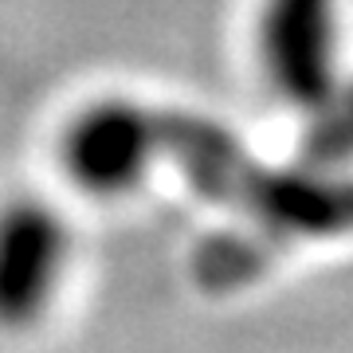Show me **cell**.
Returning <instances> with one entry per match:
<instances>
[{"label":"cell","mask_w":353,"mask_h":353,"mask_svg":"<svg viewBox=\"0 0 353 353\" xmlns=\"http://www.w3.org/2000/svg\"><path fill=\"white\" fill-rule=\"evenodd\" d=\"M67 176L94 196L138 189L161 157V114L134 99H99L67 122L59 138Z\"/></svg>","instance_id":"7a4b0ae2"},{"label":"cell","mask_w":353,"mask_h":353,"mask_svg":"<svg viewBox=\"0 0 353 353\" xmlns=\"http://www.w3.org/2000/svg\"><path fill=\"white\" fill-rule=\"evenodd\" d=\"M71 267V232L43 201L0 208V326L24 330L51 310Z\"/></svg>","instance_id":"3957f363"},{"label":"cell","mask_w":353,"mask_h":353,"mask_svg":"<svg viewBox=\"0 0 353 353\" xmlns=\"http://www.w3.org/2000/svg\"><path fill=\"white\" fill-rule=\"evenodd\" d=\"M255 55L263 83L306 114H326L341 94V4L263 0L255 16Z\"/></svg>","instance_id":"6da1fadb"}]
</instances>
